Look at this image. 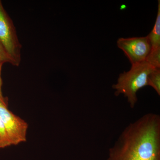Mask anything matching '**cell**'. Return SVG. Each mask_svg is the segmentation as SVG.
<instances>
[{
    "mask_svg": "<svg viewBox=\"0 0 160 160\" xmlns=\"http://www.w3.org/2000/svg\"><path fill=\"white\" fill-rule=\"evenodd\" d=\"M154 69L146 61L132 65L129 71L119 75L117 82L112 86L115 95H124L130 107L134 108L138 102V91L147 86L148 76Z\"/></svg>",
    "mask_w": 160,
    "mask_h": 160,
    "instance_id": "7a4b0ae2",
    "label": "cell"
},
{
    "mask_svg": "<svg viewBox=\"0 0 160 160\" xmlns=\"http://www.w3.org/2000/svg\"></svg>",
    "mask_w": 160,
    "mask_h": 160,
    "instance_id": "7c38bea8",
    "label": "cell"
},
{
    "mask_svg": "<svg viewBox=\"0 0 160 160\" xmlns=\"http://www.w3.org/2000/svg\"><path fill=\"white\" fill-rule=\"evenodd\" d=\"M0 63H8L11 64L12 66H17L14 60L6 52V49H4L3 46L0 43Z\"/></svg>",
    "mask_w": 160,
    "mask_h": 160,
    "instance_id": "30bf717a",
    "label": "cell"
},
{
    "mask_svg": "<svg viewBox=\"0 0 160 160\" xmlns=\"http://www.w3.org/2000/svg\"><path fill=\"white\" fill-rule=\"evenodd\" d=\"M117 44L118 47L124 52L132 65L146 61L151 49V45L147 36L119 38Z\"/></svg>",
    "mask_w": 160,
    "mask_h": 160,
    "instance_id": "5b68a950",
    "label": "cell"
},
{
    "mask_svg": "<svg viewBox=\"0 0 160 160\" xmlns=\"http://www.w3.org/2000/svg\"><path fill=\"white\" fill-rule=\"evenodd\" d=\"M107 160H160V117L148 113L130 123L109 150Z\"/></svg>",
    "mask_w": 160,
    "mask_h": 160,
    "instance_id": "6da1fadb",
    "label": "cell"
},
{
    "mask_svg": "<svg viewBox=\"0 0 160 160\" xmlns=\"http://www.w3.org/2000/svg\"><path fill=\"white\" fill-rule=\"evenodd\" d=\"M0 43L16 64L21 61L22 45L12 20L0 1Z\"/></svg>",
    "mask_w": 160,
    "mask_h": 160,
    "instance_id": "3957f363",
    "label": "cell"
},
{
    "mask_svg": "<svg viewBox=\"0 0 160 160\" xmlns=\"http://www.w3.org/2000/svg\"><path fill=\"white\" fill-rule=\"evenodd\" d=\"M0 119L4 124L12 145H18L26 142L28 124L9 110L6 104L1 102Z\"/></svg>",
    "mask_w": 160,
    "mask_h": 160,
    "instance_id": "277c9868",
    "label": "cell"
},
{
    "mask_svg": "<svg viewBox=\"0 0 160 160\" xmlns=\"http://www.w3.org/2000/svg\"><path fill=\"white\" fill-rule=\"evenodd\" d=\"M151 49L160 47V1H158V9L156 20L153 29L147 36Z\"/></svg>",
    "mask_w": 160,
    "mask_h": 160,
    "instance_id": "8992f818",
    "label": "cell"
},
{
    "mask_svg": "<svg viewBox=\"0 0 160 160\" xmlns=\"http://www.w3.org/2000/svg\"><path fill=\"white\" fill-rule=\"evenodd\" d=\"M145 61L155 69H160V47L151 49Z\"/></svg>",
    "mask_w": 160,
    "mask_h": 160,
    "instance_id": "ba28073f",
    "label": "cell"
},
{
    "mask_svg": "<svg viewBox=\"0 0 160 160\" xmlns=\"http://www.w3.org/2000/svg\"><path fill=\"white\" fill-rule=\"evenodd\" d=\"M151 86L160 95V69H155L148 76L147 86Z\"/></svg>",
    "mask_w": 160,
    "mask_h": 160,
    "instance_id": "52a82bcc",
    "label": "cell"
},
{
    "mask_svg": "<svg viewBox=\"0 0 160 160\" xmlns=\"http://www.w3.org/2000/svg\"><path fill=\"white\" fill-rule=\"evenodd\" d=\"M3 64L0 63V102L3 104H6L5 98L3 96L2 92V69Z\"/></svg>",
    "mask_w": 160,
    "mask_h": 160,
    "instance_id": "8fae6325",
    "label": "cell"
},
{
    "mask_svg": "<svg viewBox=\"0 0 160 160\" xmlns=\"http://www.w3.org/2000/svg\"><path fill=\"white\" fill-rule=\"evenodd\" d=\"M12 146L11 141L4 124L0 119V149Z\"/></svg>",
    "mask_w": 160,
    "mask_h": 160,
    "instance_id": "9c48e42d",
    "label": "cell"
}]
</instances>
